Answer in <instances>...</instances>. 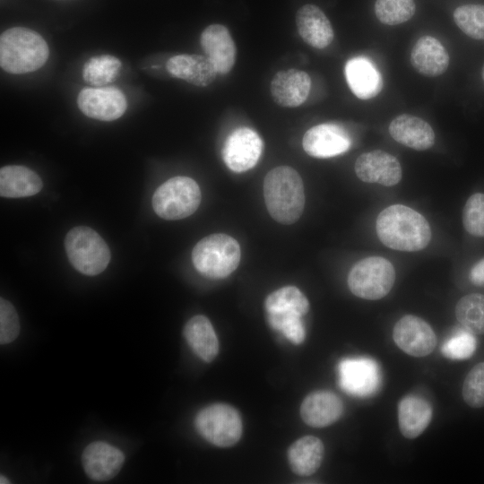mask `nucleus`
<instances>
[{"mask_svg":"<svg viewBox=\"0 0 484 484\" xmlns=\"http://www.w3.org/2000/svg\"><path fill=\"white\" fill-rule=\"evenodd\" d=\"M42 180L30 169L21 165H8L0 169V194L3 197L21 198L38 194Z\"/></svg>","mask_w":484,"mask_h":484,"instance_id":"nucleus-25","label":"nucleus"},{"mask_svg":"<svg viewBox=\"0 0 484 484\" xmlns=\"http://www.w3.org/2000/svg\"><path fill=\"white\" fill-rule=\"evenodd\" d=\"M456 25L467 36L474 39H484V5L463 4L454 12Z\"/></svg>","mask_w":484,"mask_h":484,"instance_id":"nucleus-32","label":"nucleus"},{"mask_svg":"<svg viewBox=\"0 0 484 484\" xmlns=\"http://www.w3.org/2000/svg\"><path fill=\"white\" fill-rule=\"evenodd\" d=\"M241 250L238 242L227 234H212L196 243L192 251L195 269L211 279H222L239 264Z\"/></svg>","mask_w":484,"mask_h":484,"instance_id":"nucleus-4","label":"nucleus"},{"mask_svg":"<svg viewBox=\"0 0 484 484\" xmlns=\"http://www.w3.org/2000/svg\"><path fill=\"white\" fill-rule=\"evenodd\" d=\"M394 281L393 265L381 256H369L359 261L348 275V285L352 294L367 300L386 296Z\"/></svg>","mask_w":484,"mask_h":484,"instance_id":"nucleus-7","label":"nucleus"},{"mask_svg":"<svg viewBox=\"0 0 484 484\" xmlns=\"http://www.w3.org/2000/svg\"><path fill=\"white\" fill-rule=\"evenodd\" d=\"M462 223L471 235L484 237V194L476 193L469 197L462 211Z\"/></svg>","mask_w":484,"mask_h":484,"instance_id":"nucleus-34","label":"nucleus"},{"mask_svg":"<svg viewBox=\"0 0 484 484\" xmlns=\"http://www.w3.org/2000/svg\"><path fill=\"white\" fill-rule=\"evenodd\" d=\"M264 306L266 313H295L303 316L309 311L307 297L295 286L273 291L266 298Z\"/></svg>","mask_w":484,"mask_h":484,"instance_id":"nucleus-28","label":"nucleus"},{"mask_svg":"<svg viewBox=\"0 0 484 484\" xmlns=\"http://www.w3.org/2000/svg\"><path fill=\"white\" fill-rule=\"evenodd\" d=\"M462 398L472 408L484 407V362L476 364L462 385Z\"/></svg>","mask_w":484,"mask_h":484,"instance_id":"nucleus-35","label":"nucleus"},{"mask_svg":"<svg viewBox=\"0 0 484 484\" xmlns=\"http://www.w3.org/2000/svg\"><path fill=\"white\" fill-rule=\"evenodd\" d=\"M414 0H376L375 13L386 25H398L409 21L415 13Z\"/></svg>","mask_w":484,"mask_h":484,"instance_id":"nucleus-31","label":"nucleus"},{"mask_svg":"<svg viewBox=\"0 0 484 484\" xmlns=\"http://www.w3.org/2000/svg\"><path fill=\"white\" fill-rule=\"evenodd\" d=\"M345 76L353 94L360 99H369L378 95L383 88L379 71L367 58L357 56L345 65Z\"/></svg>","mask_w":484,"mask_h":484,"instance_id":"nucleus-23","label":"nucleus"},{"mask_svg":"<svg viewBox=\"0 0 484 484\" xmlns=\"http://www.w3.org/2000/svg\"><path fill=\"white\" fill-rule=\"evenodd\" d=\"M267 318L272 328L281 332L291 342L300 344L305 340L302 315L295 313H267Z\"/></svg>","mask_w":484,"mask_h":484,"instance_id":"nucleus-33","label":"nucleus"},{"mask_svg":"<svg viewBox=\"0 0 484 484\" xmlns=\"http://www.w3.org/2000/svg\"><path fill=\"white\" fill-rule=\"evenodd\" d=\"M121 65V61L114 56H95L84 64L82 78L89 84L101 87L116 79Z\"/></svg>","mask_w":484,"mask_h":484,"instance_id":"nucleus-30","label":"nucleus"},{"mask_svg":"<svg viewBox=\"0 0 484 484\" xmlns=\"http://www.w3.org/2000/svg\"><path fill=\"white\" fill-rule=\"evenodd\" d=\"M354 168L357 177L366 183L393 186L402 179V167L397 158L381 150L362 153Z\"/></svg>","mask_w":484,"mask_h":484,"instance_id":"nucleus-14","label":"nucleus"},{"mask_svg":"<svg viewBox=\"0 0 484 484\" xmlns=\"http://www.w3.org/2000/svg\"><path fill=\"white\" fill-rule=\"evenodd\" d=\"M46 40L35 30L13 27L0 37V65L9 73L22 74L42 67L48 58Z\"/></svg>","mask_w":484,"mask_h":484,"instance_id":"nucleus-3","label":"nucleus"},{"mask_svg":"<svg viewBox=\"0 0 484 484\" xmlns=\"http://www.w3.org/2000/svg\"><path fill=\"white\" fill-rule=\"evenodd\" d=\"M200 43L218 73L226 74L232 69L236 60V45L225 26L209 25L202 32Z\"/></svg>","mask_w":484,"mask_h":484,"instance_id":"nucleus-17","label":"nucleus"},{"mask_svg":"<svg viewBox=\"0 0 484 484\" xmlns=\"http://www.w3.org/2000/svg\"><path fill=\"white\" fill-rule=\"evenodd\" d=\"M432 419L428 402L418 395H407L398 403V424L406 438H416L428 428Z\"/></svg>","mask_w":484,"mask_h":484,"instance_id":"nucleus-24","label":"nucleus"},{"mask_svg":"<svg viewBox=\"0 0 484 484\" xmlns=\"http://www.w3.org/2000/svg\"><path fill=\"white\" fill-rule=\"evenodd\" d=\"M311 88L310 76L297 69L281 70L270 83L273 101L281 107L295 108L306 101Z\"/></svg>","mask_w":484,"mask_h":484,"instance_id":"nucleus-16","label":"nucleus"},{"mask_svg":"<svg viewBox=\"0 0 484 484\" xmlns=\"http://www.w3.org/2000/svg\"><path fill=\"white\" fill-rule=\"evenodd\" d=\"M263 148V141L255 130L239 127L227 137L222 149V158L230 170L241 173L256 165Z\"/></svg>","mask_w":484,"mask_h":484,"instance_id":"nucleus-10","label":"nucleus"},{"mask_svg":"<svg viewBox=\"0 0 484 484\" xmlns=\"http://www.w3.org/2000/svg\"><path fill=\"white\" fill-rule=\"evenodd\" d=\"M388 130L393 140L417 151L428 150L435 143V133L431 125L424 119L410 114H402L393 118Z\"/></svg>","mask_w":484,"mask_h":484,"instance_id":"nucleus-20","label":"nucleus"},{"mask_svg":"<svg viewBox=\"0 0 484 484\" xmlns=\"http://www.w3.org/2000/svg\"><path fill=\"white\" fill-rule=\"evenodd\" d=\"M198 433L211 444L228 447L238 442L242 420L238 411L224 403H215L201 410L194 420Z\"/></svg>","mask_w":484,"mask_h":484,"instance_id":"nucleus-8","label":"nucleus"},{"mask_svg":"<svg viewBox=\"0 0 484 484\" xmlns=\"http://www.w3.org/2000/svg\"><path fill=\"white\" fill-rule=\"evenodd\" d=\"M166 67L171 76L199 87L210 85L218 74L212 62L201 55L174 56L168 60Z\"/></svg>","mask_w":484,"mask_h":484,"instance_id":"nucleus-21","label":"nucleus"},{"mask_svg":"<svg viewBox=\"0 0 484 484\" xmlns=\"http://www.w3.org/2000/svg\"><path fill=\"white\" fill-rule=\"evenodd\" d=\"M65 248L72 265L90 276L102 272L111 257L104 239L94 229L85 226L73 228L67 233Z\"/></svg>","mask_w":484,"mask_h":484,"instance_id":"nucleus-5","label":"nucleus"},{"mask_svg":"<svg viewBox=\"0 0 484 484\" xmlns=\"http://www.w3.org/2000/svg\"><path fill=\"white\" fill-rule=\"evenodd\" d=\"M470 280L476 286H484V258L471 268Z\"/></svg>","mask_w":484,"mask_h":484,"instance_id":"nucleus-38","label":"nucleus"},{"mask_svg":"<svg viewBox=\"0 0 484 484\" xmlns=\"http://www.w3.org/2000/svg\"><path fill=\"white\" fill-rule=\"evenodd\" d=\"M449 61L445 48L431 36L419 38L411 52L413 68L425 76L435 77L443 74L448 68Z\"/></svg>","mask_w":484,"mask_h":484,"instance_id":"nucleus-22","label":"nucleus"},{"mask_svg":"<svg viewBox=\"0 0 484 484\" xmlns=\"http://www.w3.org/2000/svg\"><path fill=\"white\" fill-rule=\"evenodd\" d=\"M376 229L380 241L398 251H419L431 239L430 226L425 217L402 204L384 209L377 216Z\"/></svg>","mask_w":484,"mask_h":484,"instance_id":"nucleus-1","label":"nucleus"},{"mask_svg":"<svg viewBox=\"0 0 484 484\" xmlns=\"http://www.w3.org/2000/svg\"><path fill=\"white\" fill-rule=\"evenodd\" d=\"M125 462L123 453L108 443L96 441L83 450L82 462L87 476L92 480L106 481L114 478Z\"/></svg>","mask_w":484,"mask_h":484,"instance_id":"nucleus-15","label":"nucleus"},{"mask_svg":"<svg viewBox=\"0 0 484 484\" xmlns=\"http://www.w3.org/2000/svg\"><path fill=\"white\" fill-rule=\"evenodd\" d=\"M476 346V339L471 332L459 331L443 343L441 352L448 359L462 360L471 357Z\"/></svg>","mask_w":484,"mask_h":484,"instance_id":"nucleus-36","label":"nucleus"},{"mask_svg":"<svg viewBox=\"0 0 484 484\" xmlns=\"http://www.w3.org/2000/svg\"><path fill=\"white\" fill-rule=\"evenodd\" d=\"M198 184L188 177H174L161 184L152 196L155 213L165 220H180L192 215L201 203Z\"/></svg>","mask_w":484,"mask_h":484,"instance_id":"nucleus-6","label":"nucleus"},{"mask_svg":"<svg viewBox=\"0 0 484 484\" xmlns=\"http://www.w3.org/2000/svg\"><path fill=\"white\" fill-rule=\"evenodd\" d=\"M184 336L193 351L203 361L212 362L219 352V341L210 320L193 316L184 327Z\"/></svg>","mask_w":484,"mask_h":484,"instance_id":"nucleus-26","label":"nucleus"},{"mask_svg":"<svg viewBox=\"0 0 484 484\" xmlns=\"http://www.w3.org/2000/svg\"><path fill=\"white\" fill-rule=\"evenodd\" d=\"M343 413V404L335 393L319 390L309 393L300 407L303 421L313 428H324L336 422Z\"/></svg>","mask_w":484,"mask_h":484,"instance_id":"nucleus-18","label":"nucleus"},{"mask_svg":"<svg viewBox=\"0 0 484 484\" xmlns=\"http://www.w3.org/2000/svg\"><path fill=\"white\" fill-rule=\"evenodd\" d=\"M77 105L85 116L101 121L119 118L127 108L125 96L116 87L83 88Z\"/></svg>","mask_w":484,"mask_h":484,"instance_id":"nucleus-11","label":"nucleus"},{"mask_svg":"<svg viewBox=\"0 0 484 484\" xmlns=\"http://www.w3.org/2000/svg\"><path fill=\"white\" fill-rule=\"evenodd\" d=\"M20 324L16 310L6 299H0V342L13 341L19 334Z\"/></svg>","mask_w":484,"mask_h":484,"instance_id":"nucleus-37","label":"nucleus"},{"mask_svg":"<svg viewBox=\"0 0 484 484\" xmlns=\"http://www.w3.org/2000/svg\"><path fill=\"white\" fill-rule=\"evenodd\" d=\"M393 339L402 351L417 358L429 355L436 345V336L431 326L413 315H406L395 324Z\"/></svg>","mask_w":484,"mask_h":484,"instance_id":"nucleus-12","label":"nucleus"},{"mask_svg":"<svg viewBox=\"0 0 484 484\" xmlns=\"http://www.w3.org/2000/svg\"><path fill=\"white\" fill-rule=\"evenodd\" d=\"M481 77H482V79L484 81V65H483L482 70H481Z\"/></svg>","mask_w":484,"mask_h":484,"instance_id":"nucleus-40","label":"nucleus"},{"mask_svg":"<svg viewBox=\"0 0 484 484\" xmlns=\"http://www.w3.org/2000/svg\"><path fill=\"white\" fill-rule=\"evenodd\" d=\"M263 189L266 208L273 220L290 225L300 218L305 190L297 170L289 166L271 169L264 177Z\"/></svg>","mask_w":484,"mask_h":484,"instance_id":"nucleus-2","label":"nucleus"},{"mask_svg":"<svg viewBox=\"0 0 484 484\" xmlns=\"http://www.w3.org/2000/svg\"><path fill=\"white\" fill-rule=\"evenodd\" d=\"M339 385L350 395L367 397L381 385V372L377 362L367 357L346 358L338 365Z\"/></svg>","mask_w":484,"mask_h":484,"instance_id":"nucleus-9","label":"nucleus"},{"mask_svg":"<svg viewBox=\"0 0 484 484\" xmlns=\"http://www.w3.org/2000/svg\"><path fill=\"white\" fill-rule=\"evenodd\" d=\"M324 454L323 442L316 436H306L295 441L288 450L291 470L299 476H309L320 467Z\"/></svg>","mask_w":484,"mask_h":484,"instance_id":"nucleus-27","label":"nucleus"},{"mask_svg":"<svg viewBox=\"0 0 484 484\" xmlns=\"http://www.w3.org/2000/svg\"><path fill=\"white\" fill-rule=\"evenodd\" d=\"M302 145L308 155L326 159L346 152L351 145V138L342 125L337 123H324L305 133Z\"/></svg>","mask_w":484,"mask_h":484,"instance_id":"nucleus-13","label":"nucleus"},{"mask_svg":"<svg viewBox=\"0 0 484 484\" xmlns=\"http://www.w3.org/2000/svg\"><path fill=\"white\" fill-rule=\"evenodd\" d=\"M0 483L1 484H5V483H10V481L7 480V479L4 476L1 475L0 476Z\"/></svg>","mask_w":484,"mask_h":484,"instance_id":"nucleus-39","label":"nucleus"},{"mask_svg":"<svg viewBox=\"0 0 484 484\" xmlns=\"http://www.w3.org/2000/svg\"><path fill=\"white\" fill-rule=\"evenodd\" d=\"M296 25L302 39L315 48L322 49L328 47L334 38L329 19L315 4H307L298 10Z\"/></svg>","mask_w":484,"mask_h":484,"instance_id":"nucleus-19","label":"nucleus"},{"mask_svg":"<svg viewBox=\"0 0 484 484\" xmlns=\"http://www.w3.org/2000/svg\"><path fill=\"white\" fill-rule=\"evenodd\" d=\"M455 315L467 331L484 334V295L472 293L461 298L455 307Z\"/></svg>","mask_w":484,"mask_h":484,"instance_id":"nucleus-29","label":"nucleus"}]
</instances>
